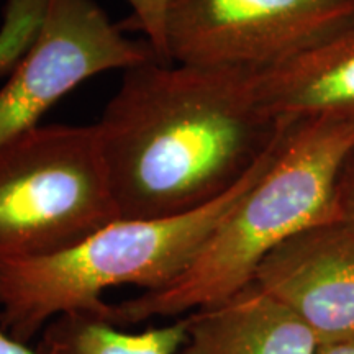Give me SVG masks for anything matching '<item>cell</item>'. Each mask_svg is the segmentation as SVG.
<instances>
[{
  "label": "cell",
  "mask_w": 354,
  "mask_h": 354,
  "mask_svg": "<svg viewBox=\"0 0 354 354\" xmlns=\"http://www.w3.org/2000/svg\"><path fill=\"white\" fill-rule=\"evenodd\" d=\"M256 74L153 59L123 71L95 123L122 218H169L232 190L290 122L261 104Z\"/></svg>",
  "instance_id": "cell-1"
},
{
  "label": "cell",
  "mask_w": 354,
  "mask_h": 354,
  "mask_svg": "<svg viewBox=\"0 0 354 354\" xmlns=\"http://www.w3.org/2000/svg\"><path fill=\"white\" fill-rule=\"evenodd\" d=\"M354 146V118L292 122L268 169L215 230L183 276L165 289L110 305L115 325L210 307L253 282L263 259L302 230L342 215L336 184Z\"/></svg>",
  "instance_id": "cell-2"
},
{
  "label": "cell",
  "mask_w": 354,
  "mask_h": 354,
  "mask_svg": "<svg viewBox=\"0 0 354 354\" xmlns=\"http://www.w3.org/2000/svg\"><path fill=\"white\" fill-rule=\"evenodd\" d=\"M287 130L245 179L201 209L169 218H118L59 253L0 264V328L30 343L64 313L107 317L104 294L113 287L154 292L172 284L268 169Z\"/></svg>",
  "instance_id": "cell-3"
},
{
  "label": "cell",
  "mask_w": 354,
  "mask_h": 354,
  "mask_svg": "<svg viewBox=\"0 0 354 354\" xmlns=\"http://www.w3.org/2000/svg\"><path fill=\"white\" fill-rule=\"evenodd\" d=\"M118 218L95 123H39L0 146V264L59 253Z\"/></svg>",
  "instance_id": "cell-4"
},
{
  "label": "cell",
  "mask_w": 354,
  "mask_h": 354,
  "mask_svg": "<svg viewBox=\"0 0 354 354\" xmlns=\"http://www.w3.org/2000/svg\"><path fill=\"white\" fill-rule=\"evenodd\" d=\"M354 17V0H169L171 63L263 73Z\"/></svg>",
  "instance_id": "cell-5"
},
{
  "label": "cell",
  "mask_w": 354,
  "mask_h": 354,
  "mask_svg": "<svg viewBox=\"0 0 354 354\" xmlns=\"http://www.w3.org/2000/svg\"><path fill=\"white\" fill-rule=\"evenodd\" d=\"M153 57L151 44L128 38L95 0H46L37 38L0 87V146L87 79Z\"/></svg>",
  "instance_id": "cell-6"
},
{
  "label": "cell",
  "mask_w": 354,
  "mask_h": 354,
  "mask_svg": "<svg viewBox=\"0 0 354 354\" xmlns=\"http://www.w3.org/2000/svg\"><path fill=\"white\" fill-rule=\"evenodd\" d=\"M253 282L320 343L354 338V220L336 215L290 236L266 256Z\"/></svg>",
  "instance_id": "cell-7"
},
{
  "label": "cell",
  "mask_w": 354,
  "mask_h": 354,
  "mask_svg": "<svg viewBox=\"0 0 354 354\" xmlns=\"http://www.w3.org/2000/svg\"><path fill=\"white\" fill-rule=\"evenodd\" d=\"M256 88L276 120L354 118V17L297 56L256 74Z\"/></svg>",
  "instance_id": "cell-8"
},
{
  "label": "cell",
  "mask_w": 354,
  "mask_h": 354,
  "mask_svg": "<svg viewBox=\"0 0 354 354\" xmlns=\"http://www.w3.org/2000/svg\"><path fill=\"white\" fill-rule=\"evenodd\" d=\"M185 318L179 354H317L320 346L302 318L254 282Z\"/></svg>",
  "instance_id": "cell-9"
},
{
  "label": "cell",
  "mask_w": 354,
  "mask_h": 354,
  "mask_svg": "<svg viewBox=\"0 0 354 354\" xmlns=\"http://www.w3.org/2000/svg\"><path fill=\"white\" fill-rule=\"evenodd\" d=\"M187 339V318L141 331L123 330L100 313L56 317L39 333L38 354H179Z\"/></svg>",
  "instance_id": "cell-10"
},
{
  "label": "cell",
  "mask_w": 354,
  "mask_h": 354,
  "mask_svg": "<svg viewBox=\"0 0 354 354\" xmlns=\"http://www.w3.org/2000/svg\"><path fill=\"white\" fill-rule=\"evenodd\" d=\"M46 0H6L0 24V79L32 46L41 26Z\"/></svg>",
  "instance_id": "cell-11"
},
{
  "label": "cell",
  "mask_w": 354,
  "mask_h": 354,
  "mask_svg": "<svg viewBox=\"0 0 354 354\" xmlns=\"http://www.w3.org/2000/svg\"><path fill=\"white\" fill-rule=\"evenodd\" d=\"M131 7V19L128 26L140 30L151 44L153 51L161 61L167 59L166 50V17L169 0H127Z\"/></svg>",
  "instance_id": "cell-12"
},
{
  "label": "cell",
  "mask_w": 354,
  "mask_h": 354,
  "mask_svg": "<svg viewBox=\"0 0 354 354\" xmlns=\"http://www.w3.org/2000/svg\"><path fill=\"white\" fill-rule=\"evenodd\" d=\"M336 207L339 214L354 220V146L339 171L336 184Z\"/></svg>",
  "instance_id": "cell-13"
},
{
  "label": "cell",
  "mask_w": 354,
  "mask_h": 354,
  "mask_svg": "<svg viewBox=\"0 0 354 354\" xmlns=\"http://www.w3.org/2000/svg\"><path fill=\"white\" fill-rule=\"evenodd\" d=\"M0 354H38L37 348H32L28 343H21L13 336L0 328Z\"/></svg>",
  "instance_id": "cell-14"
},
{
  "label": "cell",
  "mask_w": 354,
  "mask_h": 354,
  "mask_svg": "<svg viewBox=\"0 0 354 354\" xmlns=\"http://www.w3.org/2000/svg\"><path fill=\"white\" fill-rule=\"evenodd\" d=\"M317 354H354V338L320 343Z\"/></svg>",
  "instance_id": "cell-15"
}]
</instances>
